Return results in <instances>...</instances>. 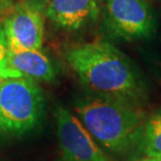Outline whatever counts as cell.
Wrapping results in <instances>:
<instances>
[{
    "mask_svg": "<svg viewBox=\"0 0 161 161\" xmlns=\"http://www.w3.org/2000/svg\"><path fill=\"white\" fill-rule=\"evenodd\" d=\"M68 63L80 83L92 94L117 99L138 107L147 99L142 75L124 53L105 41L69 47Z\"/></svg>",
    "mask_w": 161,
    "mask_h": 161,
    "instance_id": "obj_1",
    "label": "cell"
},
{
    "mask_svg": "<svg viewBox=\"0 0 161 161\" xmlns=\"http://www.w3.org/2000/svg\"><path fill=\"white\" fill-rule=\"evenodd\" d=\"M75 110L95 142L108 152L121 156L139 142L144 115L135 106L92 94L78 99Z\"/></svg>",
    "mask_w": 161,
    "mask_h": 161,
    "instance_id": "obj_2",
    "label": "cell"
},
{
    "mask_svg": "<svg viewBox=\"0 0 161 161\" xmlns=\"http://www.w3.org/2000/svg\"><path fill=\"white\" fill-rule=\"evenodd\" d=\"M45 99L36 80L25 76L0 83V136L31 133L43 119Z\"/></svg>",
    "mask_w": 161,
    "mask_h": 161,
    "instance_id": "obj_3",
    "label": "cell"
},
{
    "mask_svg": "<svg viewBox=\"0 0 161 161\" xmlns=\"http://www.w3.org/2000/svg\"><path fill=\"white\" fill-rule=\"evenodd\" d=\"M104 19L115 39L143 40L156 31L155 14L146 0H104Z\"/></svg>",
    "mask_w": 161,
    "mask_h": 161,
    "instance_id": "obj_4",
    "label": "cell"
},
{
    "mask_svg": "<svg viewBox=\"0 0 161 161\" xmlns=\"http://www.w3.org/2000/svg\"><path fill=\"white\" fill-rule=\"evenodd\" d=\"M59 161H110L79 118L62 105L54 109Z\"/></svg>",
    "mask_w": 161,
    "mask_h": 161,
    "instance_id": "obj_5",
    "label": "cell"
},
{
    "mask_svg": "<svg viewBox=\"0 0 161 161\" xmlns=\"http://www.w3.org/2000/svg\"><path fill=\"white\" fill-rule=\"evenodd\" d=\"M1 26L9 49H41L44 43V15L35 0H24L14 5Z\"/></svg>",
    "mask_w": 161,
    "mask_h": 161,
    "instance_id": "obj_6",
    "label": "cell"
},
{
    "mask_svg": "<svg viewBox=\"0 0 161 161\" xmlns=\"http://www.w3.org/2000/svg\"><path fill=\"white\" fill-rule=\"evenodd\" d=\"M102 8V0H48L45 16L58 27L79 31L96 21Z\"/></svg>",
    "mask_w": 161,
    "mask_h": 161,
    "instance_id": "obj_7",
    "label": "cell"
},
{
    "mask_svg": "<svg viewBox=\"0 0 161 161\" xmlns=\"http://www.w3.org/2000/svg\"><path fill=\"white\" fill-rule=\"evenodd\" d=\"M8 62L13 69L36 82H53L56 69L40 49H9Z\"/></svg>",
    "mask_w": 161,
    "mask_h": 161,
    "instance_id": "obj_8",
    "label": "cell"
},
{
    "mask_svg": "<svg viewBox=\"0 0 161 161\" xmlns=\"http://www.w3.org/2000/svg\"><path fill=\"white\" fill-rule=\"evenodd\" d=\"M138 144L147 157L161 158V109L144 120Z\"/></svg>",
    "mask_w": 161,
    "mask_h": 161,
    "instance_id": "obj_9",
    "label": "cell"
},
{
    "mask_svg": "<svg viewBox=\"0 0 161 161\" xmlns=\"http://www.w3.org/2000/svg\"><path fill=\"white\" fill-rule=\"evenodd\" d=\"M23 76L21 73L13 69L8 62V45L4 31L0 25V83L5 80Z\"/></svg>",
    "mask_w": 161,
    "mask_h": 161,
    "instance_id": "obj_10",
    "label": "cell"
},
{
    "mask_svg": "<svg viewBox=\"0 0 161 161\" xmlns=\"http://www.w3.org/2000/svg\"><path fill=\"white\" fill-rule=\"evenodd\" d=\"M14 6L13 0H0V14L8 13Z\"/></svg>",
    "mask_w": 161,
    "mask_h": 161,
    "instance_id": "obj_11",
    "label": "cell"
},
{
    "mask_svg": "<svg viewBox=\"0 0 161 161\" xmlns=\"http://www.w3.org/2000/svg\"><path fill=\"white\" fill-rule=\"evenodd\" d=\"M137 161H161V158H154V157H144L142 159H139Z\"/></svg>",
    "mask_w": 161,
    "mask_h": 161,
    "instance_id": "obj_12",
    "label": "cell"
}]
</instances>
